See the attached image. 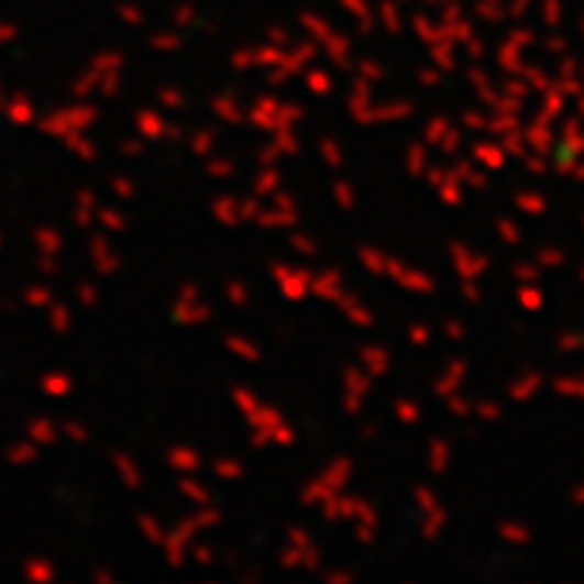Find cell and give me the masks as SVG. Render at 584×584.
I'll list each match as a JSON object with an SVG mask.
<instances>
[{"label":"cell","mask_w":584,"mask_h":584,"mask_svg":"<svg viewBox=\"0 0 584 584\" xmlns=\"http://www.w3.org/2000/svg\"><path fill=\"white\" fill-rule=\"evenodd\" d=\"M555 20H559V3L549 0V23H555Z\"/></svg>","instance_id":"1"},{"label":"cell","mask_w":584,"mask_h":584,"mask_svg":"<svg viewBox=\"0 0 584 584\" xmlns=\"http://www.w3.org/2000/svg\"><path fill=\"white\" fill-rule=\"evenodd\" d=\"M582 344V338L579 334H572V338H562V348H579Z\"/></svg>","instance_id":"2"},{"label":"cell","mask_w":584,"mask_h":584,"mask_svg":"<svg viewBox=\"0 0 584 584\" xmlns=\"http://www.w3.org/2000/svg\"><path fill=\"white\" fill-rule=\"evenodd\" d=\"M575 504H584V487L582 491H575Z\"/></svg>","instance_id":"3"},{"label":"cell","mask_w":584,"mask_h":584,"mask_svg":"<svg viewBox=\"0 0 584 584\" xmlns=\"http://www.w3.org/2000/svg\"><path fill=\"white\" fill-rule=\"evenodd\" d=\"M582 33H584V23H582Z\"/></svg>","instance_id":"4"}]
</instances>
